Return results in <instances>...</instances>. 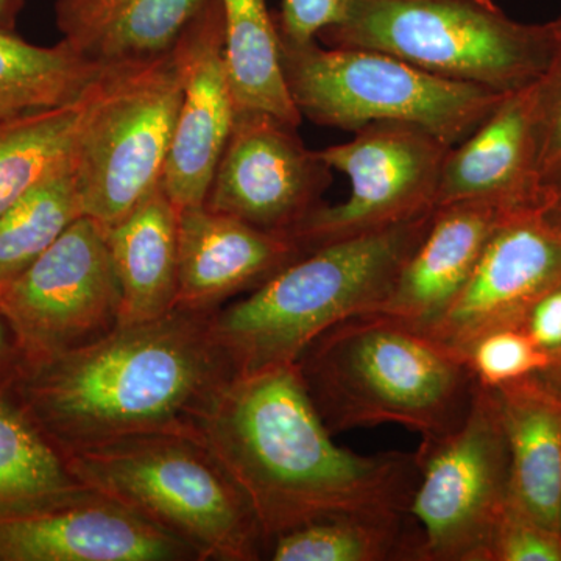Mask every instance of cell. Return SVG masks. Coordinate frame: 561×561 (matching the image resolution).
Segmentation results:
<instances>
[{
	"label": "cell",
	"mask_w": 561,
	"mask_h": 561,
	"mask_svg": "<svg viewBox=\"0 0 561 561\" xmlns=\"http://www.w3.org/2000/svg\"><path fill=\"white\" fill-rule=\"evenodd\" d=\"M201 440L250 502L267 545L321 518L409 513L415 453L335 445L295 365L234 376L202 416Z\"/></svg>",
	"instance_id": "1"
},
{
	"label": "cell",
	"mask_w": 561,
	"mask_h": 561,
	"mask_svg": "<svg viewBox=\"0 0 561 561\" xmlns=\"http://www.w3.org/2000/svg\"><path fill=\"white\" fill-rule=\"evenodd\" d=\"M213 313L175 308L117 324L90 345L25 364L11 387L61 454L142 435L201 438L202 416L236 376Z\"/></svg>",
	"instance_id": "2"
},
{
	"label": "cell",
	"mask_w": 561,
	"mask_h": 561,
	"mask_svg": "<svg viewBox=\"0 0 561 561\" xmlns=\"http://www.w3.org/2000/svg\"><path fill=\"white\" fill-rule=\"evenodd\" d=\"M295 367L332 435L400 424L438 437L463 420L478 387L459 353L383 313L339 321Z\"/></svg>",
	"instance_id": "3"
},
{
	"label": "cell",
	"mask_w": 561,
	"mask_h": 561,
	"mask_svg": "<svg viewBox=\"0 0 561 561\" xmlns=\"http://www.w3.org/2000/svg\"><path fill=\"white\" fill-rule=\"evenodd\" d=\"M432 214L308 251L249 297L214 312V337L236 376L290 367L339 321L375 312Z\"/></svg>",
	"instance_id": "4"
},
{
	"label": "cell",
	"mask_w": 561,
	"mask_h": 561,
	"mask_svg": "<svg viewBox=\"0 0 561 561\" xmlns=\"http://www.w3.org/2000/svg\"><path fill=\"white\" fill-rule=\"evenodd\" d=\"M62 457L81 485L180 538L201 561L268 553L250 502L201 438L142 435Z\"/></svg>",
	"instance_id": "5"
},
{
	"label": "cell",
	"mask_w": 561,
	"mask_h": 561,
	"mask_svg": "<svg viewBox=\"0 0 561 561\" xmlns=\"http://www.w3.org/2000/svg\"><path fill=\"white\" fill-rule=\"evenodd\" d=\"M319 38L500 94L534 83L551 50V27L518 24L491 0H354Z\"/></svg>",
	"instance_id": "6"
},
{
	"label": "cell",
	"mask_w": 561,
	"mask_h": 561,
	"mask_svg": "<svg viewBox=\"0 0 561 561\" xmlns=\"http://www.w3.org/2000/svg\"><path fill=\"white\" fill-rule=\"evenodd\" d=\"M280 60L301 116L339 130L376 122L416 125L456 146L505 94L443 79L400 58L367 49L280 41Z\"/></svg>",
	"instance_id": "7"
},
{
	"label": "cell",
	"mask_w": 561,
	"mask_h": 561,
	"mask_svg": "<svg viewBox=\"0 0 561 561\" xmlns=\"http://www.w3.org/2000/svg\"><path fill=\"white\" fill-rule=\"evenodd\" d=\"M181 98L176 51L102 69L83 94L72 171L83 216L103 230L160 186Z\"/></svg>",
	"instance_id": "8"
},
{
	"label": "cell",
	"mask_w": 561,
	"mask_h": 561,
	"mask_svg": "<svg viewBox=\"0 0 561 561\" xmlns=\"http://www.w3.org/2000/svg\"><path fill=\"white\" fill-rule=\"evenodd\" d=\"M415 456L409 516L419 531L416 561H489L511 505V453L496 391L478 382L463 420L421 438Z\"/></svg>",
	"instance_id": "9"
},
{
	"label": "cell",
	"mask_w": 561,
	"mask_h": 561,
	"mask_svg": "<svg viewBox=\"0 0 561 561\" xmlns=\"http://www.w3.org/2000/svg\"><path fill=\"white\" fill-rule=\"evenodd\" d=\"M353 133L348 142L319 150L331 171L350 180L351 191L337 205L321 203L291 231L305 253L435 209L451 144L401 122H376Z\"/></svg>",
	"instance_id": "10"
},
{
	"label": "cell",
	"mask_w": 561,
	"mask_h": 561,
	"mask_svg": "<svg viewBox=\"0 0 561 561\" xmlns=\"http://www.w3.org/2000/svg\"><path fill=\"white\" fill-rule=\"evenodd\" d=\"M121 302L105 230L87 216L73 221L27 271L0 286V311L25 364L99 341L119 324Z\"/></svg>",
	"instance_id": "11"
},
{
	"label": "cell",
	"mask_w": 561,
	"mask_h": 561,
	"mask_svg": "<svg viewBox=\"0 0 561 561\" xmlns=\"http://www.w3.org/2000/svg\"><path fill=\"white\" fill-rule=\"evenodd\" d=\"M560 284L561 205L542 187L502 220L465 289L423 332L465 357L483 335L522 327L531 306Z\"/></svg>",
	"instance_id": "12"
},
{
	"label": "cell",
	"mask_w": 561,
	"mask_h": 561,
	"mask_svg": "<svg viewBox=\"0 0 561 561\" xmlns=\"http://www.w3.org/2000/svg\"><path fill=\"white\" fill-rule=\"evenodd\" d=\"M330 183L331 169L302 144L298 127L273 114L239 111L205 206L290 236L319 208Z\"/></svg>",
	"instance_id": "13"
},
{
	"label": "cell",
	"mask_w": 561,
	"mask_h": 561,
	"mask_svg": "<svg viewBox=\"0 0 561 561\" xmlns=\"http://www.w3.org/2000/svg\"><path fill=\"white\" fill-rule=\"evenodd\" d=\"M197 560L180 538L90 489L0 518V561Z\"/></svg>",
	"instance_id": "14"
},
{
	"label": "cell",
	"mask_w": 561,
	"mask_h": 561,
	"mask_svg": "<svg viewBox=\"0 0 561 561\" xmlns=\"http://www.w3.org/2000/svg\"><path fill=\"white\" fill-rule=\"evenodd\" d=\"M176 57L183 76V98L161 186L176 209L205 205L214 173L234 125L220 0L184 33Z\"/></svg>",
	"instance_id": "15"
},
{
	"label": "cell",
	"mask_w": 561,
	"mask_h": 561,
	"mask_svg": "<svg viewBox=\"0 0 561 561\" xmlns=\"http://www.w3.org/2000/svg\"><path fill=\"white\" fill-rule=\"evenodd\" d=\"M305 254L289 234L261 230L205 205L179 210V294L175 308L216 312L253 291Z\"/></svg>",
	"instance_id": "16"
},
{
	"label": "cell",
	"mask_w": 561,
	"mask_h": 561,
	"mask_svg": "<svg viewBox=\"0 0 561 561\" xmlns=\"http://www.w3.org/2000/svg\"><path fill=\"white\" fill-rule=\"evenodd\" d=\"M523 202L435 206L430 227L402 265L389 297L371 313H383L419 331L430 330L467 286L493 232Z\"/></svg>",
	"instance_id": "17"
},
{
	"label": "cell",
	"mask_w": 561,
	"mask_h": 561,
	"mask_svg": "<svg viewBox=\"0 0 561 561\" xmlns=\"http://www.w3.org/2000/svg\"><path fill=\"white\" fill-rule=\"evenodd\" d=\"M534 87L508 92L443 162L435 206L519 202L541 190Z\"/></svg>",
	"instance_id": "18"
},
{
	"label": "cell",
	"mask_w": 561,
	"mask_h": 561,
	"mask_svg": "<svg viewBox=\"0 0 561 561\" xmlns=\"http://www.w3.org/2000/svg\"><path fill=\"white\" fill-rule=\"evenodd\" d=\"M213 0H57L62 41L101 69L172 54Z\"/></svg>",
	"instance_id": "19"
},
{
	"label": "cell",
	"mask_w": 561,
	"mask_h": 561,
	"mask_svg": "<svg viewBox=\"0 0 561 561\" xmlns=\"http://www.w3.org/2000/svg\"><path fill=\"white\" fill-rule=\"evenodd\" d=\"M511 453V507L561 534V397L529 378L497 387Z\"/></svg>",
	"instance_id": "20"
},
{
	"label": "cell",
	"mask_w": 561,
	"mask_h": 561,
	"mask_svg": "<svg viewBox=\"0 0 561 561\" xmlns=\"http://www.w3.org/2000/svg\"><path fill=\"white\" fill-rule=\"evenodd\" d=\"M121 286L119 324L160 319L179 294V209L162 186L105 231Z\"/></svg>",
	"instance_id": "21"
},
{
	"label": "cell",
	"mask_w": 561,
	"mask_h": 561,
	"mask_svg": "<svg viewBox=\"0 0 561 561\" xmlns=\"http://www.w3.org/2000/svg\"><path fill=\"white\" fill-rule=\"evenodd\" d=\"M225 58L236 110L273 114L300 127L301 113L291 99L275 16L267 0H220Z\"/></svg>",
	"instance_id": "22"
},
{
	"label": "cell",
	"mask_w": 561,
	"mask_h": 561,
	"mask_svg": "<svg viewBox=\"0 0 561 561\" xmlns=\"http://www.w3.org/2000/svg\"><path fill=\"white\" fill-rule=\"evenodd\" d=\"M84 489L11 383H0V518L46 507Z\"/></svg>",
	"instance_id": "23"
},
{
	"label": "cell",
	"mask_w": 561,
	"mask_h": 561,
	"mask_svg": "<svg viewBox=\"0 0 561 561\" xmlns=\"http://www.w3.org/2000/svg\"><path fill=\"white\" fill-rule=\"evenodd\" d=\"M273 561H416L419 531L409 513H354L317 519L280 534Z\"/></svg>",
	"instance_id": "24"
},
{
	"label": "cell",
	"mask_w": 561,
	"mask_h": 561,
	"mask_svg": "<svg viewBox=\"0 0 561 561\" xmlns=\"http://www.w3.org/2000/svg\"><path fill=\"white\" fill-rule=\"evenodd\" d=\"M101 72L62 39L33 46L0 28V121L80 101Z\"/></svg>",
	"instance_id": "25"
},
{
	"label": "cell",
	"mask_w": 561,
	"mask_h": 561,
	"mask_svg": "<svg viewBox=\"0 0 561 561\" xmlns=\"http://www.w3.org/2000/svg\"><path fill=\"white\" fill-rule=\"evenodd\" d=\"M83 98L0 121V214L72 162Z\"/></svg>",
	"instance_id": "26"
},
{
	"label": "cell",
	"mask_w": 561,
	"mask_h": 561,
	"mask_svg": "<svg viewBox=\"0 0 561 561\" xmlns=\"http://www.w3.org/2000/svg\"><path fill=\"white\" fill-rule=\"evenodd\" d=\"M81 216L70 162L0 214V286L27 271Z\"/></svg>",
	"instance_id": "27"
},
{
	"label": "cell",
	"mask_w": 561,
	"mask_h": 561,
	"mask_svg": "<svg viewBox=\"0 0 561 561\" xmlns=\"http://www.w3.org/2000/svg\"><path fill=\"white\" fill-rule=\"evenodd\" d=\"M476 381L489 389H497L548 370L552 364L551 354L545 353L522 328H505L483 335L468 350Z\"/></svg>",
	"instance_id": "28"
},
{
	"label": "cell",
	"mask_w": 561,
	"mask_h": 561,
	"mask_svg": "<svg viewBox=\"0 0 561 561\" xmlns=\"http://www.w3.org/2000/svg\"><path fill=\"white\" fill-rule=\"evenodd\" d=\"M534 87L538 169L542 180L561 171V22L551 27V50Z\"/></svg>",
	"instance_id": "29"
},
{
	"label": "cell",
	"mask_w": 561,
	"mask_h": 561,
	"mask_svg": "<svg viewBox=\"0 0 561 561\" xmlns=\"http://www.w3.org/2000/svg\"><path fill=\"white\" fill-rule=\"evenodd\" d=\"M489 561H561V534L508 505L494 530Z\"/></svg>",
	"instance_id": "30"
},
{
	"label": "cell",
	"mask_w": 561,
	"mask_h": 561,
	"mask_svg": "<svg viewBox=\"0 0 561 561\" xmlns=\"http://www.w3.org/2000/svg\"><path fill=\"white\" fill-rule=\"evenodd\" d=\"M354 0H283L276 14L279 39L289 44H308L320 33L345 20Z\"/></svg>",
	"instance_id": "31"
},
{
	"label": "cell",
	"mask_w": 561,
	"mask_h": 561,
	"mask_svg": "<svg viewBox=\"0 0 561 561\" xmlns=\"http://www.w3.org/2000/svg\"><path fill=\"white\" fill-rule=\"evenodd\" d=\"M519 328L538 348L551 354L552 360L561 353V284L531 306Z\"/></svg>",
	"instance_id": "32"
},
{
	"label": "cell",
	"mask_w": 561,
	"mask_h": 561,
	"mask_svg": "<svg viewBox=\"0 0 561 561\" xmlns=\"http://www.w3.org/2000/svg\"><path fill=\"white\" fill-rule=\"evenodd\" d=\"M24 364V356L13 328L0 311V383L13 382Z\"/></svg>",
	"instance_id": "33"
},
{
	"label": "cell",
	"mask_w": 561,
	"mask_h": 561,
	"mask_svg": "<svg viewBox=\"0 0 561 561\" xmlns=\"http://www.w3.org/2000/svg\"><path fill=\"white\" fill-rule=\"evenodd\" d=\"M24 0H0V28L14 32Z\"/></svg>",
	"instance_id": "34"
},
{
	"label": "cell",
	"mask_w": 561,
	"mask_h": 561,
	"mask_svg": "<svg viewBox=\"0 0 561 561\" xmlns=\"http://www.w3.org/2000/svg\"><path fill=\"white\" fill-rule=\"evenodd\" d=\"M542 373H548V375L556 376L557 381L561 382V353L557 354V356L553 357L552 364L549 365L548 370H545Z\"/></svg>",
	"instance_id": "35"
},
{
	"label": "cell",
	"mask_w": 561,
	"mask_h": 561,
	"mask_svg": "<svg viewBox=\"0 0 561 561\" xmlns=\"http://www.w3.org/2000/svg\"><path fill=\"white\" fill-rule=\"evenodd\" d=\"M557 198H559L560 205H561V195L557 194Z\"/></svg>",
	"instance_id": "36"
}]
</instances>
